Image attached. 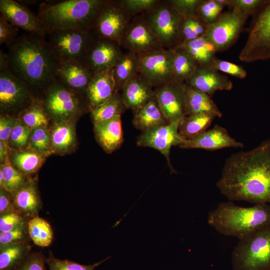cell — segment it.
<instances>
[{"label": "cell", "instance_id": "35", "mask_svg": "<svg viewBox=\"0 0 270 270\" xmlns=\"http://www.w3.org/2000/svg\"><path fill=\"white\" fill-rule=\"evenodd\" d=\"M126 109L121 94L116 92L106 102L90 112L92 121L95 123L121 115Z\"/></svg>", "mask_w": 270, "mask_h": 270}, {"label": "cell", "instance_id": "47", "mask_svg": "<svg viewBox=\"0 0 270 270\" xmlns=\"http://www.w3.org/2000/svg\"><path fill=\"white\" fill-rule=\"evenodd\" d=\"M28 220L17 212H11L0 216V232L14 230L28 224Z\"/></svg>", "mask_w": 270, "mask_h": 270}, {"label": "cell", "instance_id": "55", "mask_svg": "<svg viewBox=\"0 0 270 270\" xmlns=\"http://www.w3.org/2000/svg\"><path fill=\"white\" fill-rule=\"evenodd\" d=\"M10 69L9 58L8 54L0 50V71Z\"/></svg>", "mask_w": 270, "mask_h": 270}, {"label": "cell", "instance_id": "45", "mask_svg": "<svg viewBox=\"0 0 270 270\" xmlns=\"http://www.w3.org/2000/svg\"><path fill=\"white\" fill-rule=\"evenodd\" d=\"M30 240L28 224L9 232H0V246Z\"/></svg>", "mask_w": 270, "mask_h": 270}, {"label": "cell", "instance_id": "38", "mask_svg": "<svg viewBox=\"0 0 270 270\" xmlns=\"http://www.w3.org/2000/svg\"><path fill=\"white\" fill-rule=\"evenodd\" d=\"M49 116L40 99L35 98L31 104L19 114L18 118L30 129L47 126Z\"/></svg>", "mask_w": 270, "mask_h": 270}, {"label": "cell", "instance_id": "57", "mask_svg": "<svg viewBox=\"0 0 270 270\" xmlns=\"http://www.w3.org/2000/svg\"><path fill=\"white\" fill-rule=\"evenodd\" d=\"M4 180L2 172L0 170V190H4Z\"/></svg>", "mask_w": 270, "mask_h": 270}, {"label": "cell", "instance_id": "23", "mask_svg": "<svg viewBox=\"0 0 270 270\" xmlns=\"http://www.w3.org/2000/svg\"><path fill=\"white\" fill-rule=\"evenodd\" d=\"M113 68L96 74L90 83L84 94L86 106L90 111L106 102L116 92Z\"/></svg>", "mask_w": 270, "mask_h": 270}, {"label": "cell", "instance_id": "17", "mask_svg": "<svg viewBox=\"0 0 270 270\" xmlns=\"http://www.w3.org/2000/svg\"><path fill=\"white\" fill-rule=\"evenodd\" d=\"M123 50L116 42L98 38L88 50L84 62L95 75L113 68L122 55Z\"/></svg>", "mask_w": 270, "mask_h": 270}, {"label": "cell", "instance_id": "33", "mask_svg": "<svg viewBox=\"0 0 270 270\" xmlns=\"http://www.w3.org/2000/svg\"><path fill=\"white\" fill-rule=\"evenodd\" d=\"M30 242L0 246V270H14L31 252Z\"/></svg>", "mask_w": 270, "mask_h": 270}, {"label": "cell", "instance_id": "32", "mask_svg": "<svg viewBox=\"0 0 270 270\" xmlns=\"http://www.w3.org/2000/svg\"><path fill=\"white\" fill-rule=\"evenodd\" d=\"M216 118V115L210 112L186 116L179 124L178 132L184 140L194 138L206 130Z\"/></svg>", "mask_w": 270, "mask_h": 270}, {"label": "cell", "instance_id": "10", "mask_svg": "<svg viewBox=\"0 0 270 270\" xmlns=\"http://www.w3.org/2000/svg\"><path fill=\"white\" fill-rule=\"evenodd\" d=\"M250 16L236 8H230L209 24L204 35L217 52L228 50L237 40Z\"/></svg>", "mask_w": 270, "mask_h": 270}, {"label": "cell", "instance_id": "44", "mask_svg": "<svg viewBox=\"0 0 270 270\" xmlns=\"http://www.w3.org/2000/svg\"><path fill=\"white\" fill-rule=\"evenodd\" d=\"M158 0H117L123 10L131 17L152 8Z\"/></svg>", "mask_w": 270, "mask_h": 270}, {"label": "cell", "instance_id": "24", "mask_svg": "<svg viewBox=\"0 0 270 270\" xmlns=\"http://www.w3.org/2000/svg\"><path fill=\"white\" fill-rule=\"evenodd\" d=\"M120 94L126 107L133 113L154 96V88L139 73L124 86Z\"/></svg>", "mask_w": 270, "mask_h": 270}, {"label": "cell", "instance_id": "36", "mask_svg": "<svg viewBox=\"0 0 270 270\" xmlns=\"http://www.w3.org/2000/svg\"><path fill=\"white\" fill-rule=\"evenodd\" d=\"M28 232L30 240L40 246L46 247L50 246L54 237L52 229L50 224L38 216L28 220Z\"/></svg>", "mask_w": 270, "mask_h": 270}, {"label": "cell", "instance_id": "30", "mask_svg": "<svg viewBox=\"0 0 270 270\" xmlns=\"http://www.w3.org/2000/svg\"><path fill=\"white\" fill-rule=\"evenodd\" d=\"M138 74V56L125 50L112 70L116 92H120L124 86Z\"/></svg>", "mask_w": 270, "mask_h": 270}, {"label": "cell", "instance_id": "43", "mask_svg": "<svg viewBox=\"0 0 270 270\" xmlns=\"http://www.w3.org/2000/svg\"><path fill=\"white\" fill-rule=\"evenodd\" d=\"M224 6L216 0H202L197 15L208 25L215 22L223 12Z\"/></svg>", "mask_w": 270, "mask_h": 270}, {"label": "cell", "instance_id": "16", "mask_svg": "<svg viewBox=\"0 0 270 270\" xmlns=\"http://www.w3.org/2000/svg\"><path fill=\"white\" fill-rule=\"evenodd\" d=\"M184 84L174 80L154 88L155 96L170 122L180 123L186 116Z\"/></svg>", "mask_w": 270, "mask_h": 270}, {"label": "cell", "instance_id": "53", "mask_svg": "<svg viewBox=\"0 0 270 270\" xmlns=\"http://www.w3.org/2000/svg\"><path fill=\"white\" fill-rule=\"evenodd\" d=\"M16 212L12 204L10 194L4 190H0V216Z\"/></svg>", "mask_w": 270, "mask_h": 270}, {"label": "cell", "instance_id": "41", "mask_svg": "<svg viewBox=\"0 0 270 270\" xmlns=\"http://www.w3.org/2000/svg\"><path fill=\"white\" fill-rule=\"evenodd\" d=\"M108 256L104 260L90 265H84L68 260H60L56 258L52 252L49 250L46 258V264L48 270H94L104 262L110 258Z\"/></svg>", "mask_w": 270, "mask_h": 270}, {"label": "cell", "instance_id": "25", "mask_svg": "<svg viewBox=\"0 0 270 270\" xmlns=\"http://www.w3.org/2000/svg\"><path fill=\"white\" fill-rule=\"evenodd\" d=\"M94 132L98 144L107 153L120 148L124 140L121 115L94 123Z\"/></svg>", "mask_w": 270, "mask_h": 270}, {"label": "cell", "instance_id": "48", "mask_svg": "<svg viewBox=\"0 0 270 270\" xmlns=\"http://www.w3.org/2000/svg\"><path fill=\"white\" fill-rule=\"evenodd\" d=\"M268 0H229L228 6L236 8L249 16L255 14Z\"/></svg>", "mask_w": 270, "mask_h": 270}, {"label": "cell", "instance_id": "15", "mask_svg": "<svg viewBox=\"0 0 270 270\" xmlns=\"http://www.w3.org/2000/svg\"><path fill=\"white\" fill-rule=\"evenodd\" d=\"M180 122H171L142 132L137 140L140 146L149 147L158 150L166 158L172 172H175L170 158V149L179 146L184 140L178 132Z\"/></svg>", "mask_w": 270, "mask_h": 270}, {"label": "cell", "instance_id": "29", "mask_svg": "<svg viewBox=\"0 0 270 270\" xmlns=\"http://www.w3.org/2000/svg\"><path fill=\"white\" fill-rule=\"evenodd\" d=\"M184 92L186 116L210 112L216 114L218 118L222 117V112L208 94L185 83Z\"/></svg>", "mask_w": 270, "mask_h": 270}, {"label": "cell", "instance_id": "40", "mask_svg": "<svg viewBox=\"0 0 270 270\" xmlns=\"http://www.w3.org/2000/svg\"><path fill=\"white\" fill-rule=\"evenodd\" d=\"M0 170L2 172L4 180V190L10 194L18 189L28 180L27 176L20 172L10 162L9 159L0 164Z\"/></svg>", "mask_w": 270, "mask_h": 270}, {"label": "cell", "instance_id": "52", "mask_svg": "<svg viewBox=\"0 0 270 270\" xmlns=\"http://www.w3.org/2000/svg\"><path fill=\"white\" fill-rule=\"evenodd\" d=\"M16 118L2 114L0 118V140L8 144L9 138Z\"/></svg>", "mask_w": 270, "mask_h": 270}, {"label": "cell", "instance_id": "6", "mask_svg": "<svg viewBox=\"0 0 270 270\" xmlns=\"http://www.w3.org/2000/svg\"><path fill=\"white\" fill-rule=\"evenodd\" d=\"M142 14L164 49L174 50L181 46L179 24L182 16L170 0H158Z\"/></svg>", "mask_w": 270, "mask_h": 270}, {"label": "cell", "instance_id": "12", "mask_svg": "<svg viewBox=\"0 0 270 270\" xmlns=\"http://www.w3.org/2000/svg\"><path fill=\"white\" fill-rule=\"evenodd\" d=\"M138 57V73L154 88L174 80V50L163 48Z\"/></svg>", "mask_w": 270, "mask_h": 270}, {"label": "cell", "instance_id": "20", "mask_svg": "<svg viewBox=\"0 0 270 270\" xmlns=\"http://www.w3.org/2000/svg\"><path fill=\"white\" fill-rule=\"evenodd\" d=\"M178 146L182 148L215 150L225 148H242L244 144L231 137L225 128L216 124L198 136L184 140Z\"/></svg>", "mask_w": 270, "mask_h": 270}, {"label": "cell", "instance_id": "19", "mask_svg": "<svg viewBox=\"0 0 270 270\" xmlns=\"http://www.w3.org/2000/svg\"><path fill=\"white\" fill-rule=\"evenodd\" d=\"M0 14L12 25L28 34L46 36L38 14L13 0H0Z\"/></svg>", "mask_w": 270, "mask_h": 270}, {"label": "cell", "instance_id": "42", "mask_svg": "<svg viewBox=\"0 0 270 270\" xmlns=\"http://www.w3.org/2000/svg\"><path fill=\"white\" fill-rule=\"evenodd\" d=\"M31 130L18 118H16L9 138V148L15 150L26 148L28 145Z\"/></svg>", "mask_w": 270, "mask_h": 270}, {"label": "cell", "instance_id": "34", "mask_svg": "<svg viewBox=\"0 0 270 270\" xmlns=\"http://www.w3.org/2000/svg\"><path fill=\"white\" fill-rule=\"evenodd\" d=\"M198 65L196 61L182 47L174 50L173 74L175 80L184 82L193 74Z\"/></svg>", "mask_w": 270, "mask_h": 270}, {"label": "cell", "instance_id": "21", "mask_svg": "<svg viewBox=\"0 0 270 270\" xmlns=\"http://www.w3.org/2000/svg\"><path fill=\"white\" fill-rule=\"evenodd\" d=\"M10 194L16 211L27 220L38 216L42 208L36 182L30 178L18 189Z\"/></svg>", "mask_w": 270, "mask_h": 270}, {"label": "cell", "instance_id": "7", "mask_svg": "<svg viewBox=\"0 0 270 270\" xmlns=\"http://www.w3.org/2000/svg\"><path fill=\"white\" fill-rule=\"evenodd\" d=\"M40 99L49 118L54 122L74 119L84 107H86L83 96L66 86L57 78Z\"/></svg>", "mask_w": 270, "mask_h": 270}, {"label": "cell", "instance_id": "31", "mask_svg": "<svg viewBox=\"0 0 270 270\" xmlns=\"http://www.w3.org/2000/svg\"><path fill=\"white\" fill-rule=\"evenodd\" d=\"M180 46L201 66L210 67L216 58V54L217 52L214 46L204 36L185 42Z\"/></svg>", "mask_w": 270, "mask_h": 270}, {"label": "cell", "instance_id": "49", "mask_svg": "<svg viewBox=\"0 0 270 270\" xmlns=\"http://www.w3.org/2000/svg\"><path fill=\"white\" fill-rule=\"evenodd\" d=\"M46 258L42 252H30L14 270H46Z\"/></svg>", "mask_w": 270, "mask_h": 270}, {"label": "cell", "instance_id": "14", "mask_svg": "<svg viewBox=\"0 0 270 270\" xmlns=\"http://www.w3.org/2000/svg\"><path fill=\"white\" fill-rule=\"evenodd\" d=\"M132 18L123 10L117 0H106L94 30L98 38L120 44Z\"/></svg>", "mask_w": 270, "mask_h": 270}, {"label": "cell", "instance_id": "27", "mask_svg": "<svg viewBox=\"0 0 270 270\" xmlns=\"http://www.w3.org/2000/svg\"><path fill=\"white\" fill-rule=\"evenodd\" d=\"M170 122L162 112L156 97L134 113L132 123L142 132Z\"/></svg>", "mask_w": 270, "mask_h": 270}, {"label": "cell", "instance_id": "28", "mask_svg": "<svg viewBox=\"0 0 270 270\" xmlns=\"http://www.w3.org/2000/svg\"><path fill=\"white\" fill-rule=\"evenodd\" d=\"M46 156L27 147L20 150L9 148L8 159L12 164L27 176L36 173L42 166Z\"/></svg>", "mask_w": 270, "mask_h": 270}, {"label": "cell", "instance_id": "54", "mask_svg": "<svg viewBox=\"0 0 270 270\" xmlns=\"http://www.w3.org/2000/svg\"><path fill=\"white\" fill-rule=\"evenodd\" d=\"M9 146L6 142L0 140V161L4 164L8 159Z\"/></svg>", "mask_w": 270, "mask_h": 270}, {"label": "cell", "instance_id": "11", "mask_svg": "<svg viewBox=\"0 0 270 270\" xmlns=\"http://www.w3.org/2000/svg\"><path fill=\"white\" fill-rule=\"evenodd\" d=\"M35 98L29 86L10 69L0 71V108L3 113L19 114Z\"/></svg>", "mask_w": 270, "mask_h": 270}, {"label": "cell", "instance_id": "50", "mask_svg": "<svg viewBox=\"0 0 270 270\" xmlns=\"http://www.w3.org/2000/svg\"><path fill=\"white\" fill-rule=\"evenodd\" d=\"M18 28L10 24L0 14V44L8 46L18 38Z\"/></svg>", "mask_w": 270, "mask_h": 270}, {"label": "cell", "instance_id": "13", "mask_svg": "<svg viewBox=\"0 0 270 270\" xmlns=\"http://www.w3.org/2000/svg\"><path fill=\"white\" fill-rule=\"evenodd\" d=\"M120 44L124 50L138 56L164 48L142 14L132 18L122 39Z\"/></svg>", "mask_w": 270, "mask_h": 270}, {"label": "cell", "instance_id": "22", "mask_svg": "<svg viewBox=\"0 0 270 270\" xmlns=\"http://www.w3.org/2000/svg\"><path fill=\"white\" fill-rule=\"evenodd\" d=\"M184 83L211 98L218 90H230L233 87L232 82L226 76L212 67L200 65Z\"/></svg>", "mask_w": 270, "mask_h": 270}, {"label": "cell", "instance_id": "26", "mask_svg": "<svg viewBox=\"0 0 270 270\" xmlns=\"http://www.w3.org/2000/svg\"><path fill=\"white\" fill-rule=\"evenodd\" d=\"M74 119L55 122L50 130L52 153L66 154L71 152L76 146Z\"/></svg>", "mask_w": 270, "mask_h": 270}, {"label": "cell", "instance_id": "39", "mask_svg": "<svg viewBox=\"0 0 270 270\" xmlns=\"http://www.w3.org/2000/svg\"><path fill=\"white\" fill-rule=\"evenodd\" d=\"M28 147L46 157L53 154L50 130L47 126H39L31 130Z\"/></svg>", "mask_w": 270, "mask_h": 270}, {"label": "cell", "instance_id": "1", "mask_svg": "<svg viewBox=\"0 0 270 270\" xmlns=\"http://www.w3.org/2000/svg\"><path fill=\"white\" fill-rule=\"evenodd\" d=\"M216 186L230 201L270 204V139L230 155Z\"/></svg>", "mask_w": 270, "mask_h": 270}, {"label": "cell", "instance_id": "2", "mask_svg": "<svg viewBox=\"0 0 270 270\" xmlns=\"http://www.w3.org/2000/svg\"><path fill=\"white\" fill-rule=\"evenodd\" d=\"M44 38L27 33L18 36L8 46L10 70L34 94L40 92L42 95L56 79L58 62Z\"/></svg>", "mask_w": 270, "mask_h": 270}, {"label": "cell", "instance_id": "37", "mask_svg": "<svg viewBox=\"0 0 270 270\" xmlns=\"http://www.w3.org/2000/svg\"><path fill=\"white\" fill-rule=\"evenodd\" d=\"M208 26L198 15L182 16L179 24L182 44L204 36Z\"/></svg>", "mask_w": 270, "mask_h": 270}, {"label": "cell", "instance_id": "51", "mask_svg": "<svg viewBox=\"0 0 270 270\" xmlns=\"http://www.w3.org/2000/svg\"><path fill=\"white\" fill-rule=\"evenodd\" d=\"M202 0H170L182 16L197 15L198 10Z\"/></svg>", "mask_w": 270, "mask_h": 270}, {"label": "cell", "instance_id": "4", "mask_svg": "<svg viewBox=\"0 0 270 270\" xmlns=\"http://www.w3.org/2000/svg\"><path fill=\"white\" fill-rule=\"evenodd\" d=\"M208 223L220 234L240 240L270 224V204L244 207L230 200L222 202L209 212Z\"/></svg>", "mask_w": 270, "mask_h": 270}, {"label": "cell", "instance_id": "46", "mask_svg": "<svg viewBox=\"0 0 270 270\" xmlns=\"http://www.w3.org/2000/svg\"><path fill=\"white\" fill-rule=\"evenodd\" d=\"M210 67L218 72H223L238 78H244L247 76L246 70L240 66L218 58L214 60Z\"/></svg>", "mask_w": 270, "mask_h": 270}, {"label": "cell", "instance_id": "8", "mask_svg": "<svg viewBox=\"0 0 270 270\" xmlns=\"http://www.w3.org/2000/svg\"><path fill=\"white\" fill-rule=\"evenodd\" d=\"M47 41L58 60H74L84 62L98 36L94 30H66L54 32Z\"/></svg>", "mask_w": 270, "mask_h": 270}, {"label": "cell", "instance_id": "9", "mask_svg": "<svg viewBox=\"0 0 270 270\" xmlns=\"http://www.w3.org/2000/svg\"><path fill=\"white\" fill-rule=\"evenodd\" d=\"M239 58L246 62L270 59V0L254 14Z\"/></svg>", "mask_w": 270, "mask_h": 270}, {"label": "cell", "instance_id": "3", "mask_svg": "<svg viewBox=\"0 0 270 270\" xmlns=\"http://www.w3.org/2000/svg\"><path fill=\"white\" fill-rule=\"evenodd\" d=\"M106 2L66 0L42 2L38 16L46 34L60 30H92Z\"/></svg>", "mask_w": 270, "mask_h": 270}, {"label": "cell", "instance_id": "5", "mask_svg": "<svg viewBox=\"0 0 270 270\" xmlns=\"http://www.w3.org/2000/svg\"><path fill=\"white\" fill-rule=\"evenodd\" d=\"M232 264L233 270H270V224L239 240Z\"/></svg>", "mask_w": 270, "mask_h": 270}, {"label": "cell", "instance_id": "56", "mask_svg": "<svg viewBox=\"0 0 270 270\" xmlns=\"http://www.w3.org/2000/svg\"><path fill=\"white\" fill-rule=\"evenodd\" d=\"M19 4L24 6L28 8V6H30L32 5H34L37 4L38 2V0H18L17 1Z\"/></svg>", "mask_w": 270, "mask_h": 270}, {"label": "cell", "instance_id": "18", "mask_svg": "<svg viewBox=\"0 0 270 270\" xmlns=\"http://www.w3.org/2000/svg\"><path fill=\"white\" fill-rule=\"evenodd\" d=\"M56 74L60 82L84 98L94 76L84 62L74 60H58Z\"/></svg>", "mask_w": 270, "mask_h": 270}]
</instances>
